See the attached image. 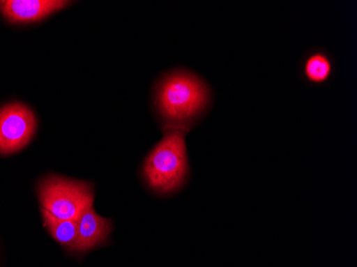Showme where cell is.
I'll use <instances>...</instances> for the list:
<instances>
[{
    "label": "cell",
    "mask_w": 357,
    "mask_h": 267,
    "mask_svg": "<svg viewBox=\"0 0 357 267\" xmlns=\"http://www.w3.org/2000/svg\"><path fill=\"white\" fill-rule=\"evenodd\" d=\"M44 226L56 242L67 247L73 252L77 240V222L76 220H60L41 208Z\"/></svg>",
    "instance_id": "7"
},
{
    "label": "cell",
    "mask_w": 357,
    "mask_h": 267,
    "mask_svg": "<svg viewBox=\"0 0 357 267\" xmlns=\"http://www.w3.org/2000/svg\"><path fill=\"white\" fill-rule=\"evenodd\" d=\"M333 73L332 60L323 53L312 54L304 63V75L307 80L314 84H322Z\"/></svg>",
    "instance_id": "8"
},
{
    "label": "cell",
    "mask_w": 357,
    "mask_h": 267,
    "mask_svg": "<svg viewBox=\"0 0 357 267\" xmlns=\"http://www.w3.org/2000/svg\"><path fill=\"white\" fill-rule=\"evenodd\" d=\"M211 101V91L204 79L186 71L164 76L155 92V105L168 128H186L204 114Z\"/></svg>",
    "instance_id": "1"
},
{
    "label": "cell",
    "mask_w": 357,
    "mask_h": 267,
    "mask_svg": "<svg viewBox=\"0 0 357 267\" xmlns=\"http://www.w3.org/2000/svg\"><path fill=\"white\" fill-rule=\"evenodd\" d=\"M188 128H168L165 136L150 152L144 164L148 186L160 194H172L181 188L190 172L186 153Z\"/></svg>",
    "instance_id": "2"
},
{
    "label": "cell",
    "mask_w": 357,
    "mask_h": 267,
    "mask_svg": "<svg viewBox=\"0 0 357 267\" xmlns=\"http://www.w3.org/2000/svg\"><path fill=\"white\" fill-rule=\"evenodd\" d=\"M70 3L62 0H1L0 12L9 23L30 24L43 21Z\"/></svg>",
    "instance_id": "5"
},
{
    "label": "cell",
    "mask_w": 357,
    "mask_h": 267,
    "mask_svg": "<svg viewBox=\"0 0 357 267\" xmlns=\"http://www.w3.org/2000/svg\"><path fill=\"white\" fill-rule=\"evenodd\" d=\"M38 198L41 208L60 220H76L93 206L91 185L82 181L48 176L38 184Z\"/></svg>",
    "instance_id": "3"
},
{
    "label": "cell",
    "mask_w": 357,
    "mask_h": 267,
    "mask_svg": "<svg viewBox=\"0 0 357 267\" xmlns=\"http://www.w3.org/2000/svg\"><path fill=\"white\" fill-rule=\"evenodd\" d=\"M37 130V118L28 106L11 103L0 109V154L10 155L25 148Z\"/></svg>",
    "instance_id": "4"
},
{
    "label": "cell",
    "mask_w": 357,
    "mask_h": 267,
    "mask_svg": "<svg viewBox=\"0 0 357 267\" xmlns=\"http://www.w3.org/2000/svg\"><path fill=\"white\" fill-rule=\"evenodd\" d=\"M112 231V222L100 216L93 206L88 208L77 220V240L73 252H86L107 241Z\"/></svg>",
    "instance_id": "6"
}]
</instances>
